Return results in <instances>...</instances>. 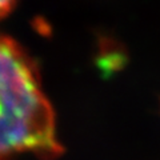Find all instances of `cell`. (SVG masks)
<instances>
[{"instance_id": "6da1fadb", "label": "cell", "mask_w": 160, "mask_h": 160, "mask_svg": "<svg viewBox=\"0 0 160 160\" xmlns=\"http://www.w3.org/2000/svg\"><path fill=\"white\" fill-rule=\"evenodd\" d=\"M62 151L36 66L15 40L0 35V160L23 153L53 159Z\"/></svg>"}, {"instance_id": "7a4b0ae2", "label": "cell", "mask_w": 160, "mask_h": 160, "mask_svg": "<svg viewBox=\"0 0 160 160\" xmlns=\"http://www.w3.org/2000/svg\"><path fill=\"white\" fill-rule=\"evenodd\" d=\"M16 0H0V19L6 18L13 8V4Z\"/></svg>"}]
</instances>
